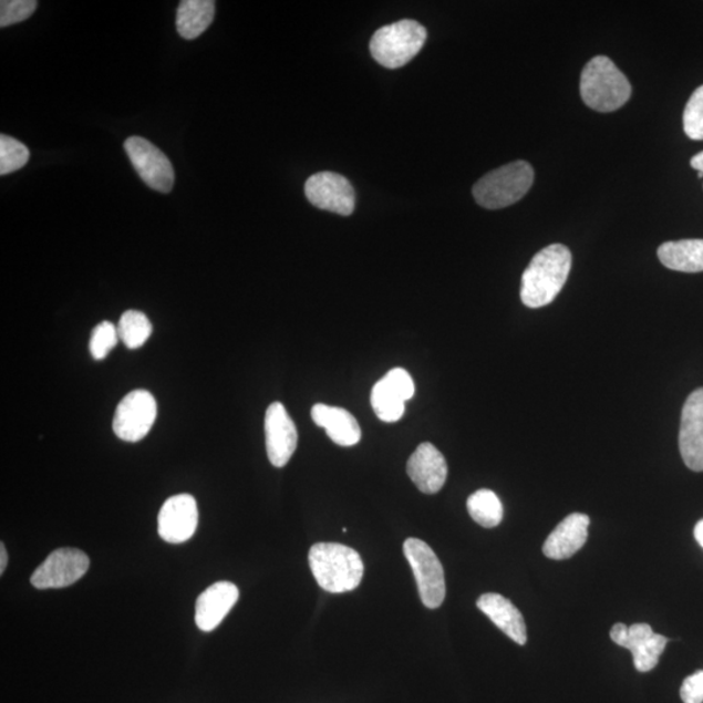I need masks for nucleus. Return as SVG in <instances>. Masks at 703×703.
Returning <instances> with one entry per match:
<instances>
[{
	"instance_id": "nucleus-1",
	"label": "nucleus",
	"mask_w": 703,
	"mask_h": 703,
	"mask_svg": "<svg viewBox=\"0 0 703 703\" xmlns=\"http://www.w3.org/2000/svg\"><path fill=\"white\" fill-rule=\"evenodd\" d=\"M572 268V255L566 246L552 244L533 258L521 279V301L538 309L549 306L565 287Z\"/></svg>"
},
{
	"instance_id": "nucleus-2",
	"label": "nucleus",
	"mask_w": 703,
	"mask_h": 703,
	"mask_svg": "<svg viewBox=\"0 0 703 703\" xmlns=\"http://www.w3.org/2000/svg\"><path fill=\"white\" fill-rule=\"evenodd\" d=\"M309 566L318 585L332 595L347 593L360 587L364 561L351 547L321 542L309 551Z\"/></svg>"
},
{
	"instance_id": "nucleus-3",
	"label": "nucleus",
	"mask_w": 703,
	"mask_h": 703,
	"mask_svg": "<svg viewBox=\"0 0 703 703\" xmlns=\"http://www.w3.org/2000/svg\"><path fill=\"white\" fill-rule=\"evenodd\" d=\"M580 93L588 107L612 113L631 99L632 86L610 58L596 56L582 70Z\"/></svg>"
},
{
	"instance_id": "nucleus-4",
	"label": "nucleus",
	"mask_w": 703,
	"mask_h": 703,
	"mask_svg": "<svg viewBox=\"0 0 703 703\" xmlns=\"http://www.w3.org/2000/svg\"><path fill=\"white\" fill-rule=\"evenodd\" d=\"M535 182V169L525 161L494 169L473 187V196L485 209L497 210L520 201Z\"/></svg>"
},
{
	"instance_id": "nucleus-5",
	"label": "nucleus",
	"mask_w": 703,
	"mask_h": 703,
	"mask_svg": "<svg viewBox=\"0 0 703 703\" xmlns=\"http://www.w3.org/2000/svg\"><path fill=\"white\" fill-rule=\"evenodd\" d=\"M425 27L414 20H402L382 27L370 41V53L390 70L401 69L416 56L426 42Z\"/></svg>"
},
{
	"instance_id": "nucleus-6",
	"label": "nucleus",
	"mask_w": 703,
	"mask_h": 703,
	"mask_svg": "<svg viewBox=\"0 0 703 703\" xmlns=\"http://www.w3.org/2000/svg\"><path fill=\"white\" fill-rule=\"evenodd\" d=\"M403 549L417 581L422 603L427 609H438L446 598V579L440 558L431 546L417 538L406 539Z\"/></svg>"
},
{
	"instance_id": "nucleus-7",
	"label": "nucleus",
	"mask_w": 703,
	"mask_h": 703,
	"mask_svg": "<svg viewBox=\"0 0 703 703\" xmlns=\"http://www.w3.org/2000/svg\"><path fill=\"white\" fill-rule=\"evenodd\" d=\"M124 151L147 187L161 194L173 190L175 184L173 163L151 141L137 136L130 137L124 143Z\"/></svg>"
},
{
	"instance_id": "nucleus-8",
	"label": "nucleus",
	"mask_w": 703,
	"mask_h": 703,
	"mask_svg": "<svg viewBox=\"0 0 703 703\" xmlns=\"http://www.w3.org/2000/svg\"><path fill=\"white\" fill-rule=\"evenodd\" d=\"M158 406L149 391L135 390L117 405L114 433L125 442L144 440L157 418Z\"/></svg>"
},
{
	"instance_id": "nucleus-9",
	"label": "nucleus",
	"mask_w": 703,
	"mask_h": 703,
	"mask_svg": "<svg viewBox=\"0 0 703 703\" xmlns=\"http://www.w3.org/2000/svg\"><path fill=\"white\" fill-rule=\"evenodd\" d=\"M89 567H91V560L84 551L69 549V547L58 549L35 569L31 582L40 590L71 587L87 572Z\"/></svg>"
},
{
	"instance_id": "nucleus-10",
	"label": "nucleus",
	"mask_w": 703,
	"mask_h": 703,
	"mask_svg": "<svg viewBox=\"0 0 703 703\" xmlns=\"http://www.w3.org/2000/svg\"><path fill=\"white\" fill-rule=\"evenodd\" d=\"M610 635L617 645L631 651L634 668L640 672L657 668L669 642L664 635L654 633L649 624L643 623L631 627L618 623L612 627Z\"/></svg>"
},
{
	"instance_id": "nucleus-11",
	"label": "nucleus",
	"mask_w": 703,
	"mask_h": 703,
	"mask_svg": "<svg viewBox=\"0 0 703 703\" xmlns=\"http://www.w3.org/2000/svg\"><path fill=\"white\" fill-rule=\"evenodd\" d=\"M306 196L318 209L351 216L356 195L350 180L337 173H318L306 183Z\"/></svg>"
},
{
	"instance_id": "nucleus-12",
	"label": "nucleus",
	"mask_w": 703,
	"mask_h": 703,
	"mask_svg": "<svg viewBox=\"0 0 703 703\" xmlns=\"http://www.w3.org/2000/svg\"><path fill=\"white\" fill-rule=\"evenodd\" d=\"M414 382L406 370L396 368L375 383L372 390V406L376 417L383 422H396L404 416L405 402L414 396Z\"/></svg>"
},
{
	"instance_id": "nucleus-13",
	"label": "nucleus",
	"mask_w": 703,
	"mask_h": 703,
	"mask_svg": "<svg viewBox=\"0 0 703 703\" xmlns=\"http://www.w3.org/2000/svg\"><path fill=\"white\" fill-rule=\"evenodd\" d=\"M266 451L276 468H283L298 448L299 433L285 405L270 404L265 414Z\"/></svg>"
},
{
	"instance_id": "nucleus-14",
	"label": "nucleus",
	"mask_w": 703,
	"mask_h": 703,
	"mask_svg": "<svg viewBox=\"0 0 703 703\" xmlns=\"http://www.w3.org/2000/svg\"><path fill=\"white\" fill-rule=\"evenodd\" d=\"M197 525V502L189 494L174 495L159 510V537L168 544L187 542L195 536Z\"/></svg>"
},
{
	"instance_id": "nucleus-15",
	"label": "nucleus",
	"mask_w": 703,
	"mask_h": 703,
	"mask_svg": "<svg viewBox=\"0 0 703 703\" xmlns=\"http://www.w3.org/2000/svg\"><path fill=\"white\" fill-rule=\"evenodd\" d=\"M680 454L688 468L703 472V389L686 399L679 435Z\"/></svg>"
},
{
	"instance_id": "nucleus-16",
	"label": "nucleus",
	"mask_w": 703,
	"mask_h": 703,
	"mask_svg": "<svg viewBox=\"0 0 703 703\" xmlns=\"http://www.w3.org/2000/svg\"><path fill=\"white\" fill-rule=\"evenodd\" d=\"M406 473L421 493L436 494L446 484L447 462L432 443H422L410 457Z\"/></svg>"
},
{
	"instance_id": "nucleus-17",
	"label": "nucleus",
	"mask_w": 703,
	"mask_h": 703,
	"mask_svg": "<svg viewBox=\"0 0 703 703\" xmlns=\"http://www.w3.org/2000/svg\"><path fill=\"white\" fill-rule=\"evenodd\" d=\"M239 589L229 581H219L207 588L197 598L195 620L203 632H211L238 602Z\"/></svg>"
},
{
	"instance_id": "nucleus-18",
	"label": "nucleus",
	"mask_w": 703,
	"mask_h": 703,
	"mask_svg": "<svg viewBox=\"0 0 703 703\" xmlns=\"http://www.w3.org/2000/svg\"><path fill=\"white\" fill-rule=\"evenodd\" d=\"M590 519L587 515L572 514L566 517L544 545V554L552 560H566L580 551L588 539Z\"/></svg>"
},
{
	"instance_id": "nucleus-19",
	"label": "nucleus",
	"mask_w": 703,
	"mask_h": 703,
	"mask_svg": "<svg viewBox=\"0 0 703 703\" xmlns=\"http://www.w3.org/2000/svg\"><path fill=\"white\" fill-rule=\"evenodd\" d=\"M477 607L510 640L519 645L527 643V626L521 612L509 599L497 593H486L478 598Z\"/></svg>"
},
{
	"instance_id": "nucleus-20",
	"label": "nucleus",
	"mask_w": 703,
	"mask_h": 703,
	"mask_svg": "<svg viewBox=\"0 0 703 703\" xmlns=\"http://www.w3.org/2000/svg\"><path fill=\"white\" fill-rule=\"evenodd\" d=\"M312 418L317 426L324 428L329 438L342 447H352L361 441V428L353 414L324 404H316L312 409Z\"/></svg>"
},
{
	"instance_id": "nucleus-21",
	"label": "nucleus",
	"mask_w": 703,
	"mask_h": 703,
	"mask_svg": "<svg viewBox=\"0 0 703 703\" xmlns=\"http://www.w3.org/2000/svg\"><path fill=\"white\" fill-rule=\"evenodd\" d=\"M216 18L213 0H184L176 12V29L184 40H196Z\"/></svg>"
},
{
	"instance_id": "nucleus-22",
	"label": "nucleus",
	"mask_w": 703,
	"mask_h": 703,
	"mask_svg": "<svg viewBox=\"0 0 703 703\" xmlns=\"http://www.w3.org/2000/svg\"><path fill=\"white\" fill-rule=\"evenodd\" d=\"M658 257L665 268L682 272L703 271V240L688 239L662 244Z\"/></svg>"
},
{
	"instance_id": "nucleus-23",
	"label": "nucleus",
	"mask_w": 703,
	"mask_h": 703,
	"mask_svg": "<svg viewBox=\"0 0 703 703\" xmlns=\"http://www.w3.org/2000/svg\"><path fill=\"white\" fill-rule=\"evenodd\" d=\"M466 508L473 520L480 527L492 529L498 527L503 520V505L498 495L487 488L472 494L466 502Z\"/></svg>"
},
{
	"instance_id": "nucleus-24",
	"label": "nucleus",
	"mask_w": 703,
	"mask_h": 703,
	"mask_svg": "<svg viewBox=\"0 0 703 703\" xmlns=\"http://www.w3.org/2000/svg\"><path fill=\"white\" fill-rule=\"evenodd\" d=\"M117 332H120V338L125 347L130 348V350H137L151 338L153 325L149 318L143 312L128 310L121 317Z\"/></svg>"
},
{
	"instance_id": "nucleus-25",
	"label": "nucleus",
	"mask_w": 703,
	"mask_h": 703,
	"mask_svg": "<svg viewBox=\"0 0 703 703\" xmlns=\"http://www.w3.org/2000/svg\"><path fill=\"white\" fill-rule=\"evenodd\" d=\"M31 157V152L17 138L0 136V175L17 173L24 167Z\"/></svg>"
},
{
	"instance_id": "nucleus-26",
	"label": "nucleus",
	"mask_w": 703,
	"mask_h": 703,
	"mask_svg": "<svg viewBox=\"0 0 703 703\" xmlns=\"http://www.w3.org/2000/svg\"><path fill=\"white\" fill-rule=\"evenodd\" d=\"M120 332L114 323L108 321L101 322L95 325L91 343H89V350H91L94 360H103L107 358V354L114 350L115 345L120 343Z\"/></svg>"
},
{
	"instance_id": "nucleus-27",
	"label": "nucleus",
	"mask_w": 703,
	"mask_h": 703,
	"mask_svg": "<svg viewBox=\"0 0 703 703\" xmlns=\"http://www.w3.org/2000/svg\"><path fill=\"white\" fill-rule=\"evenodd\" d=\"M684 132L693 141H703V85L695 89L688 101L684 116Z\"/></svg>"
},
{
	"instance_id": "nucleus-28",
	"label": "nucleus",
	"mask_w": 703,
	"mask_h": 703,
	"mask_svg": "<svg viewBox=\"0 0 703 703\" xmlns=\"http://www.w3.org/2000/svg\"><path fill=\"white\" fill-rule=\"evenodd\" d=\"M39 3L35 0H2L0 2V27L6 28L31 18Z\"/></svg>"
},
{
	"instance_id": "nucleus-29",
	"label": "nucleus",
	"mask_w": 703,
	"mask_h": 703,
	"mask_svg": "<svg viewBox=\"0 0 703 703\" xmlns=\"http://www.w3.org/2000/svg\"><path fill=\"white\" fill-rule=\"evenodd\" d=\"M680 695L684 703H703V670L684 680Z\"/></svg>"
},
{
	"instance_id": "nucleus-30",
	"label": "nucleus",
	"mask_w": 703,
	"mask_h": 703,
	"mask_svg": "<svg viewBox=\"0 0 703 703\" xmlns=\"http://www.w3.org/2000/svg\"><path fill=\"white\" fill-rule=\"evenodd\" d=\"M691 166L694 169H697L699 172V177H703V152L699 153L697 155H694V157L691 161Z\"/></svg>"
},
{
	"instance_id": "nucleus-31",
	"label": "nucleus",
	"mask_w": 703,
	"mask_h": 703,
	"mask_svg": "<svg viewBox=\"0 0 703 703\" xmlns=\"http://www.w3.org/2000/svg\"><path fill=\"white\" fill-rule=\"evenodd\" d=\"M7 561H9V555H7V550L4 545H0V575L4 573V569L7 567Z\"/></svg>"
},
{
	"instance_id": "nucleus-32",
	"label": "nucleus",
	"mask_w": 703,
	"mask_h": 703,
	"mask_svg": "<svg viewBox=\"0 0 703 703\" xmlns=\"http://www.w3.org/2000/svg\"><path fill=\"white\" fill-rule=\"evenodd\" d=\"M694 537L697 539L700 546L703 547V520L695 525Z\"/></svg>"
}]
</instances>
